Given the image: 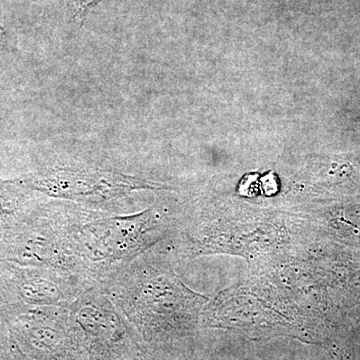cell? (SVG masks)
Segmentation results:
<instances>
[{"label":"cell","mask_w":360,"mask_h":360,"mask_svg":"<svg viewBox=\"0 0 360 360\" xmlns=\"http://www.w3.org/2000/svg\"><path fill=\"white\" fill-rule=\"evenodd\" d=\"M156 231L148 212L94 220L73 231V251L92 271L118 269L153 243Z\"/></svg>","instance_id":"cell-1"},{"label":"cell","mask_w":360,"mask_h":360,"mask_svg":"<svg viewBox=\"0 0 360 360\" xmlns=\"http://www.w3.org/2000/svg\"><path fill=\"white\" fill-rule=\"evenodd\" d=\"M150 184L136 177L97 169L54 170L39 181V189L54 198L79 201H104L127 195Z\"/></svg>","instance_id":"cell-2"},{"label":"cell","mask_w":360,"mask_h":360,"mask_svg":"<svg viewBox=\"0 0 360 360\" xmlns=\"http://www.w3.org/2000/svg\"><path fill=\"white\" fill-rule=\"evenodd\" d=\"M101 0H70L71 18L77 22H84L85 16Z\"/></svg>","instance_id":"cell-3"},{"label":"cell","mask_w":360,"mask_h":360,"mask_svg":"<svg viewBox=\"0 0 360 360\" xmlns=\"http://www.w3.org/2000/svg\"><path fill=\"white\" fill-rule=\"evenodd\" d=\"M4 34H6V32H4V27L0 26V49H1L2 44H4Z\"/></svg>","instance_id":"cell-4"}]
</instances>
